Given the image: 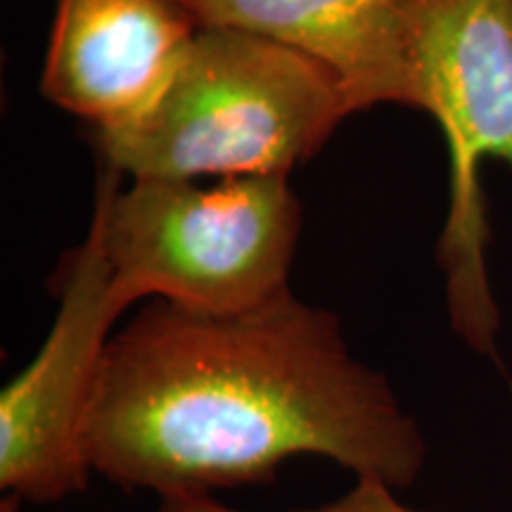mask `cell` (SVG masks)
I'll return each mask as SVG.
<instances>
[{"mask_svg":"<svg viewBox=\"0 0 512 512\" xmlns=\"http://www.w3.org/2000/svg\"><path fill=\"white\" fill-rule=\"evenodd\" d=\"M81 444L95 475L159 501L271 484L299 456L394 491L425 463L387 377L292 290L233 313L147 302L107 342Z\"/></svg>","mask_w":512,"mask_h":512,"instance_id":"cell-1","label":"cell"},{"mask_svg":"<svg viewBox=\"0 0 512 512\" xmlns=\"http://www.w3.org/2000/svg\"><path fill=\"white\" fill-rule=\"evenodd\" d=\"M351 114L323 62L252 31L202 27L150 110L91 138L121 176L290 178Z\"/></svg>","mask_w":512,"mask_h":512,"instance_id":"cell-2","label":"cell"},{"mask_svg":"<svg viewBox=\"0 0 512 512\" xmlns=\"http://www.w3.org/2000/svg\"><path fill=\"white\" fill-rule=\"evenodd\" d=\"M380 105L422 110L448 150V214L439 238L453 330L496 358L501 325L486 271L491 230L484 159L512 169V0H394L382 41Z\"/></svg>","mask_w":512,"mask_h":512,"instance_id":"cell-3","label":"cell"},{"mask_svg":"<svg viewBox=\"0 0 512 512\" xmlns=\"http://www.w3.org/2000/svg\"><path fill=\"white\" fill-rule=\"evenodd\" d=\"M121 178L102 166L91 228L124 311L159 299L233 313L290 290L302 204L287 176Z\"/></svg>","mask_w":512,"mask_h":512,"instance_id":"cell-4","label":"cell"},{"mask_svg":"<svg viewBox=\"0 0 512 512\" xmlns=\"http://www.w3.org/2000/svg\"><path fill=\"white\" fill-rule=\"evenodd\" d=\"M124 313L100 240L67 256L60 309L34 361L0 394V489L31 503L79 494L93 470L83 456V420L110 342Z\"/></svg>","mask_w":512,"mask_h":512,"instance_id":"cell-5","label":"cell"},{"mask_svg":"<svg viewBox=\"0 0 512 512\" xmlns=\"http://www.w3.org/2000/svg\"><path fill=\"white\" fill-rule=\"evenodd\" d=\"M200 29L185 0H57L41 91L117 131L150 110Z\"/></svg>","mask_w":512,"mask_h":512,"instance_id":"cell-6","label":"cell"},{"mask_svg":"<svg viewBox=\"0 0 512 512\" xmlns=\"http://www.w3.org/2000/svg\"><path fill=\"white\" fill-rule=\"evenodd\" d=\"M202 27H233L302 50L337 74L351 112L380 107L382 41L394 0H185Z\"/></svg>","mask_w":512,"mask_h":512,"instance_id":"cell-7","label":"cell"},{"mask_svg":"<svg viewBox=\"0 0 512 512\" xmlns=\"http://www.w3.org/2000/svg\"><path fill=\"white\" fill-rule=\"evenodd\" d=\"M157 512H245L233 510L214 496H185V498H166L159 501ZM290 512H422L403 505L396 498V491L380 482H368V479H356L354 489L328 505H318L309 510H290Z\"/></svg>","mask_w":512,"mask_h":512,"instance_id":"cell-8","label":"cell"}]
</instances>
